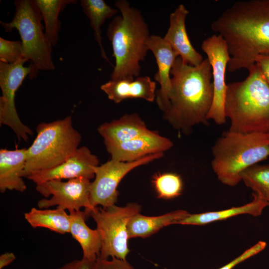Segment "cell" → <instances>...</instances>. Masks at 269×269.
<instances>
[{"label":"cell","instance_id":"6da1fadb","mask_svg":"<svg viewBox=\"0 0 269 269\" xmlns=\"http://www.w3.org/2000/svg\"><path fill=\"white\" fill-rule=\"evenodd\" d=\"M211 27L227 44L229 72L248 69L258 56L269 54V0L238 1Z\"/></svg>","mask_w":269,"mask_h":269},{"label":"cell","instance_id":"7a4b0ae2","mask_svg":"<svg viewBox=\"0 0 269 269\" xmlns=\"http://www.w3.org/2000/svg\"><path fill=\"white\" fill-rule=\"evenodd\" d=\"M170 74L169 105L163 118L174 129L189 134L196 125L208 124L213 99L212 67L207 58L192 66L178 57Z\"/></svg>","mask_w":269,"mask_h":269},{"label":"cell","instance_id":"3957f363","mask_svg":"<svg viewBox=\"0 0 269 269\" xmlns=\"http://www.w3.org/2000/svg\"><path fill=\"white\" fill-rule=\"evenodd\" d=\"M243 81L227 85L225 114L229 131L269 133V83L256 64Z\"/></svg>","mask_w":269,"mask_h":269},{"label":"cell","instance_id":"277c9868","mask_svg":"<svg viewBox=\"0 0 269 269\" xmlns=\"http://www.w3.org/2000/svg\"><path fill=\"white\" fill-rule=\"evenodd\" d=\"M115 4L122 15L113 18L107 31L116 62L111 80L134 79L139 75V62L144 60L149 50L148 25L140 11L128 1L118 0Z\"/></svg>","mask_w":269,"mask_h":269},{"label":"cell","instance_id":"5b68a950","mask_svg":"<svg viewBox=\"0 0 269 269\" xmlns=\"http://www.w3.org/2000/svg\"><path fill=\"white\" fill-rule=\"evenodd\" d=\"M212 168L223 184L235 186L241 173L269 157V133L244 134L228 130L212 148Z\"/></svg>","mask_w":269,"mask_h":269},{"label":"cell","instance_id":"8992f818","mask_svg":"<svg viewBox=\"0 0 269 269\" xmlns=\"http://www.w3.org/2000/svg\"><path fill=\"white\" fill-rule=\"evenodd\" d=\"M35 138L26 149L24 177L55 167L64 162L79 148L82 136L67 116L50 123H39Z\"/></svg>","mask_w":269,"mask_h":269},{"label":"cell","instance_id":"52a82bcc","mask_svg":"<svg viewBox=\"0 0 269 269\" xmlns=\"http://www.w3.org/2000/svg\"><path fill=\"white\" fill-rule=\"evenodd\" d=\"M15 12L8 22L0 21L6 32L17 30L23 47V58L30 61L38 70H53L52 45L41 23V13L33 0H16Z\"/></svg>","mask_w":269,"mask_h":269},{"label":"cell","instance_id":"ba28073f","mask_svg":"<svg viewBox=\"0 0 269 269\" xmlns=\"http://www.w3.org/2000/svg\"><path fill=\"white\" fill-rule=\"evenodd\" d=\"M141 206L129 203L124 207L114 205L104 209L97 207L90 216L96 223L102 241L98 257L102 259L117 258L126 260L130 252L128 225L131 218L139 213Z\"/></svg>","mask_w":269,"mask_h":269},{"label":"cell","instance_id":"9c48e42d","mask_svg":"<svg viewBox=\"0 0 269 269\" xmlns=\"http://www.w3.org/2000/svg\"><path fill=\"white\" fill-rule=\"evenodd\" d=\"M26 61L20 60L15 63L0 62V124L9 127L19 140L27 141L28 135H32V130L20 120L15 105L17 90L27 76L34 77L38 71L32 64L24 66Z\"/></svg>","mask_w":269,"mask_h":269},{"label":"cell","instance_id":"30bf717a","mask_svg":"<svg viewBox=\"0 0 269 269\" xmlns=\"http://www.w3.org/2000/svg\"><path fill=\"white\" fill-rule=\"evenodd\" d=\"M163 153L150 154L132 161L111 159L95 168V179L91 183L89 200L95 208L101 205L106 209L115 205L119 192L117 187L124 176L133 169L162 157Z\"/></svg>","mask_w":269,"mask_h":269},{"label":"cell","instance_id":"8fae6325","mask_svg":"<svg viewBox=\"0 0 269 269\" xmlns=\"http://www.w3.org/2000/svg\"><path fill=\"white\" fill-rule=\"evenodd\" d=\"M91 182L89 179L78 178L67 181L51 180L36 184V190L45 198L37 203L39 209L57 206V208L69 212L80 211L82 207L86 216L95 210L89 200Z\"/></svg>","mask_w":269,"mask_h":269},{"label":"cell","instance_id":"7c38bea8","mask_svg":"<svg viewBox=\"0 0 269 269\" xmlns=\"http://www.w3.org/2000/svg\"><path fill=\"white\" fill-rule=\"evenodd\" d=\"M201 48L207 56L212 72L213 99L207 119L222 125L226 119L224 109L227 89L225 73L230 55L225 41L219 34H213L204 40Z\"/></svg>","mask_w":269,"mask_h":269},{"label":"cell","instance_id":"4fadbf2b","mask_svg":"<svg viewBox=\"0 0 269 269\" xmlns=\"http://www.w3.org/2000/svg\"><path fill=\"white\" fill-rule=\"evenodd\" d=\"M98 157L86 146L79 147L64 162L46 170L33 172L26 178L36 184L51 180L95 177V168L99 166Z\"/></svg>","mask_w":269,"mask_h":269},{"label":"cell","instance_id":"5bb4252c","mask_svg":"<svg viewBox=\"0 0 269 269\" xmlns=\"http://www.w3.org/2000/svg\"><path fill=\"white\" fill-rule=\"evenodd\" d=\"M147 45L156 59L158 69L154 78L159 83L160 88L156 91L155 100L158 107L163 112L169 105L168 94L171 86V70L179 56L171 45L160 36L150 35Z\"/></svg>","mask_w":269,"mask_h":269},{"label":"cell","instance_id":"9a60e30c","mask_svg":"<svg viewBox=\"0 0 269 269\" xmlns=\"http://www.w3.org/2000/svg\"><path fill=\"white\" fill-rule=\"evenodd\" d=\"M173 146L169 138L151 131L140 137L126 142L106 146L112 159L120 161H132L147 155L163 153Z\"/></svg>","mask_w":269,"mask_h":269},{"label":"cell","instance_id":"2e32d148","mask_svg":"<svg viewBox=\"0 0 269 269\" xmlns=\"http://www.w3.org/2000/svg\"><path fill=\"white\" fill-rule=\"evenodd\" d=\"M189 13L183 4H179L169 16V26L163 38L171 45L183 61L198 66L204 60L193 47L186 29L185 19Z\"/></svg>","mask_w":269,"mask_h":269},{"label":"cell","instance_id":"e0dca14e","mask_svg":"<svg viewBox=\"0 0 269 269\" xmlns=\"http://www.w3.org/2000/svg\"><path fill=\"white\" fill-rule=\"evenodd\" d=\"M156 82L148 76L135 79L110 80L100 87L109 100L118 104L127 99H142L153 102L156 99Z\"/></svg>","mask_w":269,"mask_h":269},{"label":"cell","instance_id":"ac0fdd59","mask_svg":"<svg viewBox=\"0 0 269 269\" xmlns=\"http://www.w3.org/2000/svg\"><path fill=\"white\" fill-rule=\"evenodd\" d=\"M150 131L136 113L125 114L117 120L104 123L98 128L105 147L128 141Z\"/></svg>","mask_w":269,"mask_h":269},{"label":"cell","instance_id":"d6986e66","mask_svg":"<svg viewBox=\"0 0 269 269\" xmlns=\"http://www.w3.org/2000/svg\"><path fill=\"white\" fill-rule=\"evenodd\" d=\"M25 148L13 150L0 149V191L15 190L20 192L26 189L23 177L26 164Z\"/></svg>","mask_w":269,"mask_h":269},{"label":"cell","instance_id":"ffe728a7","mask_svg":"<svg viewBox=\"0 0 269 269\" xmlns=\"http://www.w3.org/2000/svg\"><path fill=\"white\" fill-rule=\"evenodd\" d=\"M70 233L80 244L83 252L82 258L94 263L100 255L102 241L97 230L90 228L85 222L86 215L84 211L69 212Z\"/></svg>","mask_w":269,"mask_h":269},{"label":"cell","instance_id":"44dd1931","mask_svg":"<svg viewBox=\"0 0 269 269\" xmlns=\"http://www.w3.org/2000/svg\"><path fill=\"white\" fill-rule=\"evenodd\" d=\"M252 196L253 199L251 202L241 206L233 207L217 211L190 214L179 224L204 225L243 214H248L254 217L259 216L264 209L269 206V202L255 193H253Z\"/></svg>","mask_w":269,"mask_h":269},{"label":"cell","instance_id":"7402d4cb","mask_svg":"<svg viewBox=\"0 0 269 269\" xmlns=\"http://www.w3.org/2000/svg\"><path fill=\"white\" fill-rule=\"evenodd\" d=\"M190 213L178 210L158 216H146L139 213L133 216L128 225L129 238H145L161 228L172 224H179Z\"/></svg>","mask_w":269,"mask_h":269},{"label":"cell","instance_id":"603a6c76","mask_svg":"<svg viewBox=\"0 0 269 269\" xmlns=\"http://www.w3.org/2000/svg\"><path fill=\"white\" fill-rule=\"evenodd\" d=\"M24 218L34 228H45L61 234L70 233L69 214L58 208L42 209L33 207L24 214Z\"/></svg>","mask_w":269,"mask_h":269},{"label":"cell","instance_id":"cb8c5ba5","mask_svg":"<svg viewBox=\"0 0 269 269\" xmlns=\"http://www.w3.org/2000/svg\"><path fill=\"white\" fill-rule=\"evenodd\" d=\"M44 22L45 34L52 46L59 40L61 23L59 14L68 4L77 2L75 0H33Z\"/></svg>","mask_w":269,"mask_h":269},{"label":"cell","instance_id":"d4e9b609","mask_svg":"<svg viewBox=\"0 0 269 269\" xmlns=\"http://www.w3.org/2000/svg\"><path fill=\"white\" fill-rule=\"evenodd\" d=\"M80 4L84 13L90 21L102 58L110 63L103 47L101 27L107 19L112 17L118 12L117 9L107 4L104 0H81Z\"/></svg>","mask_w":269,"mask_h":269},{"label":"cell","instance_id":"484cf974","mask_svg":"<svg viewBox=\"0 0 269 269\" xmlns=\"http://www.w3.org/2000/svg\"><path fill=\"white\" fill-rule=\"evenodd\" d=\"M246 186L269 202V164L253 165L240 174Z\"/></svg>","mask_w":269,"mask_h":269},{"label":"cell","instance_id":"4316f807","mask_svg":"<svg viewBox=\"0 0 269 269\" xmlns=\"http://www.w3.org/2000/svg\"><path fill=\"white\" fill-rule=\"evenodd\" d=\"M152 183L158 198L169 199L179 196L182 190V181L179 175L172 173H157Z\"/></svg>","mask_w":269,"mask_h":269},{"label":"cell","instance_id":"83f0119b","mask_svg":"<svg viewBox=\"0 0 269 269\" xmlns=\"http://www.w3.org/2000/svg\"><path fill=\"white\" fill-rule=\"evenodd\" d=\"M22 60L25 61L23 58L21 41L8 40L0 37V62L13 64Z\"/></svg>","mask_w":269,"mask_h":269},{"label":"cell","instance_id":"f1b7e54d","mask_svg":"<svg viewBox=\"0 0 269 269\" xmlns=\"http://www.w3.org/2000/svg\"><path fill=\"white\" fill-rule=\"evenodd\" d=\"M266 242L260 241L229 263L218 269H233L238 265L263 251L266 247Z\"/></svg>","mask_w":269,"mask_h":269},{"label":"cell","instance_id":"f546056e","mask_svg":"<svg viewBox=\"0 0 269 269\" xmlns=\"http://www.w3.org/2000/svg\"><path fill=\"white\" fill-rule=\"evenodd\" d=\"M91 269H135L127 260L117 258L102 259L98 257Z\"/></svg>","mask_w":269,"mask_h":269},{"label":"cell","instance_id":"4dcf8cb0","mask_svg":"<svg viewBox=\"0 0 269 269\" xmlns=\"http://www.w3.org/2000/svg\"><path fill=\"white\" fill-rule=\"evenodd\" d=\"M94 263L83 258L76 259L65 264L58 269H91Z\"/></svg>","mask_w":269,"mask_h":269},{"label":"cell","instance_id":"1f68e13d","mask_svg":"<svg viewBox=\"0 0 269 269\" xmlns=\"http://www.w3.org/2000/svg\"><path fill=\"white\" fill-rule=\"evenodd\" d=\"M256 63L260 67L267 80L269 83V54L258 56Z\"/></svg>","mask_w":269,"mask_h":269},{"label":"cell","instance_id":"d6a6232c","mask_svg":"<svg viewBox=\"0 0 269 269\" xmlns=\"http://www.w3.org/2000/svg\"><path fill=\"white\" fill-rule=\"evenodd\" d=\"M14 254L11 252H6L0 256V269L10 264L15 259Z\"/></svg>","mask_w":269,"mask_h":269},{"label":"cell","instance_id":"836d02e7","mask_svg":"<svg viewBox=\"0 0 269 269\" xmlns=\"http://www.w3.org/2000/svg\"></svg>","mask_w":269,"mask_h":269}]
</instances>
